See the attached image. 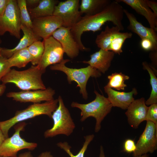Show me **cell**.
I'll return each mask as SVG.
<instances>
[{"label":"cell","mask_w":157,"mask_h":157,"mask_svg":"<svg viewBox=\"0 0 157 157\" xmlns=\"http://www.w3.org/2000/svg\"><path fill=\"white\" fill-rule=\"evenodd\" d=\"M124 9L116 0L111 2L103 10L95 14L85 15L70 29L71 34L78 44L80 51H88L89 49L83 44L81 36L85 32H95L100 30L106 23L112 22L118 27L121 31L124 30L122 23L124 14Z\"/></svg>","instance_id":"1"},{"label":"cell","mask_w":157,"mask_h":157,"mask_svg":"<svg viewBox=\"0 0 157 157\" xmlns=\"http://www.w3.org/2000/svg\"><path fill=\"white\" fill-rule=\"evenodd\" d=\"M44 72L38 65L21 71L10 69L1 81L5 85L13 83L23 91L44 90L46 88L42 78Z\"/></svg>","instance_id":"2"},{"label":"cell","mask_w":157,"mask_h":157,"mask_svg":"<svg viewBox=\"0 0 157 157\" xmlns=\"http://www.w3.org/2000/svg\"><path fill=\"white\" fill-rule=\"evenodd\" d=\"M58 99L42 103H34L24 110L17 111L10 119L0 121V127L5 139L9 137L10 129L17 123L43 115L51 118L53 113L58 107Z\"/></svg>","instance_id":"3"},{"label":"cell","mask_w":157,"mask_h":157,"mask_svg":"<svg viewBox=\"0 0 157 157\" xmlns=\"http://www.w3.org/2000/svg\"><path fill=\"white\" fill-rule=\"evenodd\" d=\"M94 92L96 97L93 101L86 104L73 101L71 106L80 110V121L82 122L89 117H94L96 121L94 131L97 133L101 129V122L110 113L113 106L107 98L95 90Z\"/></svg>","instance_id":"4"},{"label":"cell","mask_w":157,"mask_h":157,"mask_svg":"<svg viewBox=\"0 0 157 157\" xmlns=\"http://www.w3.org/2000/svg\"><path fill=\"white\" fill-rule=\"evenodd\" d=\"M69 59H63L60 63L51 65L50 69L63 72L67 75V80L69 84L72 81L77 83V87L80 88V93L83 98L86 100L88 98V94L86 90V85L88 81L91 77H99L101 73L95 68L90 65L79 68H73L67 67L65 64L70 61Z\"/></svg>","instance_id":"5"},{"label":"cell","mask_w":157,"mask_h":157,"mask_svg":"<svg viewBox=\"0 0 157 157\" xmlns=\"http://www.w3.org/2000/svg\"><path fill=\"white\" fill-rule=\"evenodd\" d=\"M58 99V105L51 116L53 125L44 132V136L46 138L59 135L68 136L73 133L75 128L70 113L64 104L62 97L59 96Z\"/></svg>","instance_id":"6"},{"label":"cell","mask_w":157,"mask_h":157,"mask_svg":"<svg viewBox=\"0 0 157 157\" xmlns=\"http://www.w3.org/2000/svg\"><path fill=\"white\" fill-rule=\"evenodd\" d=\"M26 124L23 122L18 123L15 128L13 135L5 139L0 147V157H17V153L20 150H32L37 147L36 143L27 142L20 136V132L24 130Z\"/></svg>","instance_id":"7"},{"label":"cell","mask_w":157,"mask_h":157,"mask_svg":"<svg viewBox=\"0 0 157 157\" xmlns=\"http://www.w3.org/2000/svg\"><path fill=\"white\" fill-rule=\"evenodd\" d=\"M21 24L17 0H9L4 13L0 16V35L8 32L11 35L20 39Z\"/></svg>","instance_id":"8"},{"label":"cell","mask_w":157,"mask_h":157,"mask_svg":"<svg viewBox=\"0 0 157 157\" xmlns=\"http://www.w3.org/2000/svg\"><path fill=\"white\" fill-rule=\"evenodd\" d=\"M79 0H67L59 2L55 7L53 15L61 19L63 26L71 29L81 19Z\"/></svg>","instance_id":"9"},{"label":"cell","mask_w":157,"mask_h":157,"mask_svg":"<svg viewBox=\"0 0 157 157\" xmlns=\"http://www.w3.org/2000/svg\"><path fill=\"white\" fill-rule=\"evenodd\" d=\"M43 41L44 51L40 61L37 65L45 72L47 67L59 63L63 60L64 52L61 44L52 36Z\"/></svg>","instance_id":"10"},{"label":"cell","mask_w":157,"mask_h":157,"mask_svg":"<svg viewBox=\"0 0 157 157\" xmlns=\"http://www.w3.org/2000/svg\"><path fill=\"white\" fill-rule=\"evenodd\" d=\"M133 157H138L148 153H153L157 149V126L147 121L145 128L137 143Z\"/></svg>","instance_id":"11"},{"label":"cell","mask_w":157,"mask_h":157,"mask_svg":"<svg viewBox=\"0 0 157 157\" xmlns=\"http://www.w3.org/2000/svg\"><path fill=\"white\" fill-rule=\"evenodd\" d=\"M32 25L34 34L44 40L52 36L55 31L62 26L63 23L59 17L53 15L33 19Z\"/></svg>","instance_id":"12"},{"label":"cell","mask_w":157,"mask_h":157,"mask_svg":"<svg viewBox=\"0 0 157 157\" xmlns=\"http://www.w3.org/2000/svg\"><path fill=\"white\" fill-rule=\"evenodd\" d=\"M55 94V90L49 87L44 90L10 92L7 94L6 96L16 101L39 103L42 101L46 102L53 100Z\"/></svg>","instance_id":"13"},{"label":"cell","mask_w":157,"mask_h":157,"mask_svg":"<svg viewBox=\"0 0 157 157\" xmlns=\"http://www.w3.org/2000/svg\"><path fill=\"white\" fill-rule=\"evenodd\" d=\"M70 29L61 26L55 31L52 36L61 44L64 53L69 57L73 59L78 55L80 50L71 34Z\"/></svg>","instance_id":"14"},{"label":"cell","mask_w":157,"mask_h":157,"mask_svg":"<svg viewBox=\"0 0 157 157\" xmlns=\"http://www.w3.org/2000/svg\"><path fill=\"white\" fill-rule=\"evenodd\" d=\"M148 108L143 97L134 100L128 106L125 113L129 124L133 128H138L142 122L146 121Z\"/></svg>","instance_id":"15"},{"label":"cell","mask_w":157,"mask_h":157,"mask_svg":"<svg viewBox=\"0 0 157 157\" xmlns=\"http://www.w3.org/2000/svg\"><path fill=\"white\" fill-rule=\"evenodd\" d=\"M124 14L129 22L128 29L137 35L141 38L148 39L151 40L157 47V34L154 29L144 26L137 19L135 15L126 9H124Z\"/></svg>","instance_id":"16"},{"label":"cell","mask_w":157,"mask_h":157,"mask_svg":"<svg viewBox=\"0 0 157 157\" xmlns=\"http://www.w3.org/2000/svg\"><path fill=\"white\" fill-rule=\"evenodd\" d=\"M105 92L107 94V98L113 107H116L122 109H126L135 100L133 95L138 94L137 90L133 88L129 92H119L112 88L104 87Z\"/></svg>","instance_id":"17"},{"label":"cell","mask_w":157,"mask_h":157,"mask_svg":"<svg viewBox=\"0 0 157 157\" xmlns=\"http://www.w3.org/2000/svg\"><path fill=\"white\" fill-rule=\"evenodd\" d=\"M115 54L112 51L100 49L90 56L89 60L82 62L88 64L101 73L104 74L110 67Z\"/></svg>","instance_id":"18"},{"label":"cell","mask_w":157,"mask_h":157,"mask_svg":"<svg viewBox=\"0 0 157 157\" xmlns=\"http://www.w3.org/2000/svg\"><path fill=\"white\" fill-rule=\"evenodd\" d=\"M122 2L134 9L137 13L144 17L147 20L150 28L157 30V16L149 8L146 0H116Z\"/></svg>","instance_id":"19"},{"label":"cell","mask_w":157,"mask_h":157,"mask_svg":"<svg viewBox=\"0 0 157 157\" xmlns=\"http://www.w3.org/2000/svg\"><path fill=\"white\" fill-rule=\"evenodd\" d=\"M21 29L23 35L17 45L12 49L2 48L0 54L6 58H10L13 53L29 47L34 42L40 40L33 33L31 28L21 24Z\"/></svg>","instance_id":"20"},{"label":"cell","mask_w":157,"mask_h":157,"mask_svg":"<svg viewBox=\"0 0 157 157\" xmlns=\"http://www.w3.org/2000/svg\"><path fill=\"white\" fill-rule=\"evenodd\" d=\"M59 2L55 0H40L38 5L29 9L30 17L33 19L53 15L55 6Z\"/></svg>","instance_id":"21"},{"label":"cell","mask_w":157,"mask_h":157,"mask_svg":"<svg viewBox=\"0 0 157 157\" xmlns=\"http://www.w3.org/2000/svg\"><path fill=\"white\" fill-rule=\"evenodd\" d=\"M111 1L110 0H81L80 11L82 14L93 15L101 11Z\"/></svg>","instance_id":"22"},{"label":"cell","mask_w":157,"mask_h":157,"mask_svg":"<svg viewBox=\"0 0 157 157\" xmlns=\"http://www.w3.org/2000/svg\"><path fill=\"white\" fill-rule=\"evenodd\" d=\"M121 31V29L117 26L110 27L106 25L104 30L97 35L95 40L96 44L100 49L108 51L109 47L114 36Z\"/></svg>","instance_id":"23"},{"label":"cell","mask_w":157,"mask_h":157,"mask_svg":"<svg viewBox=\"0 0 157 157\" xmlns=\"http://www.w3.org/2000/svg\"><path fill=\"white\" fill-rule=\"evenodd\" d=\"M7 60L10 68L13 67L20 68L31 62L33 58L27 47L15 52Z\"/></svg>","instance_id":"24"},{"label":"cell","mask_w":157,"mask_h":157,"mask_svg":"<svg viewBox=\"0 0 157 157\" xmlns=\"http://www.w3.org/2000/svg\"><path fill=\"white\" fill-rule=\"evenodd\" d=\"M131 32H119L114 36L108 47V50L120 55L123 52L122 47L125 40L131 38Z\"/></svg>","instance_id":"25"},{"label":"cell","mask_w":157,"mask_h":157,"mask_svg":"<svg viewBox=\"0 0 157 157\" xmlns=\"http://www.w3.org/2000/svg\"><path fill=\"white\" fill-rule=\"evenodd\" d=\"M143 68L147 70L150 77V83L151 91L149 97L145 101L146 105L157 103V78L151 67L147 63L144 62L142 63Z\"/></svg>","instance_id":"26"},{"label":"cell","mask_w":157,"mask_h":157,"mask_svg":"<svg viewBox=\"0 0 157 157\" xmlns=\"http://www.w3.org/2000/svg\"><path fill=\"white\" fill-rule=\"evenodd\" d=\"M109 81L105 86L111 88H113L118 90H124L127 85L124 81L129 78V76L122 72H115L108 76Z\"/></svg>","instance_id":"27"},{"label":"cell","mask_w":157,"mask_h":157,"mask_svg":"<svg viewBox=\"0 0 157 157\" xmlns=\"http://www.w3.org/2000/svg\"><path fill=\"white\" fill-rule=\"evenodd\" d=\"M94 136V134L87 135L84 137L85 141L82 147L78 153L75 155H74L71 151V147L66 142H60L57 144V146L63 150L70 157H84V155L89 145L93 140Z\"/></svg>","instance_id":"28"},{"label":"cell","mask_w":157,"mask_h":157,"mask_svg":"<svg viewBox=\"0 0 157 157\" xmlns=\"http://www.w3.org/2000/svg\"><path fill=\"white\" fill-rule=\"evenodd\" d=\"M27 48L33 58L31 62L32 65H37L40 61L44 52L43 42L40 40L35 41Z\"/></svg>","instance_id":"29"},{"label":"cell","mask_w":157,"mask_h":157,"mask_svg":"<svg viewBox=\"0 0 157 157\" xmlns=\"http://www.w3.org/2000/svg\"><path fill=\"white\" fill-rule=\"evenodd\" d=\"M21 24L32 28V21L27 8L25 0H17Z\"/></svg>","instance_id":"30"},{"label":"cell","mask_w":157,"mask_h":157,"mask_svg":"<svg viewBox=\"0 0 157 157\" xmlns=\"http://www.w3.org/2000/svg\"><path fill=\"white\" fill-rule=\"evenodd\" d=\"M146 121L154 123L157 126V104H154L149 107Z\"/></svg>","instance_id":"31"},{"label":"cell","mask_w":157,"mask_h":157,"mask_svg":"<svg viewBox=\"0 0 157 157\" xmlns=\"http://www.w3.org/2000/svg\"><path fill=\"white\" fill-rule=\"evenodd\" d=\"M7 59L0 54V82L2 78L11 69Z\"/></svg>","instance_id":"32"},{"label":"cell","mask_w":157,"mask_h":157,"mask_svg":"<svg viewBox=\"0 0 157 157\" xmlns=\"http://www.w3.org/2000/svg\"><path fill=\"white\" fill-rule=\"evenodd\" d=\"M140 45L142 49L145 51H152L157 50V47L151 40L148 39H141Z\"/></svg>","instance_id":"33"},{"label":"cell","mask_w":157,"mask_h":157,"mask_svg":"<svg viewBox=\"0 0 157 157\" xmlns=\"http://www.w3.org/2000/svg\"><path fill=\"white\" fill-rule=\"evenodd\" d=\"M136 149V145L134 140L128 139L125 140L123 146L124 151L128 153H133Z\"/></svg>","instance_id":"34"},{"label":"cell","mask_w":157,"mask_h":157,"mask_svg":"<svg viewBox=\"0 0 157 157\" xmlns=\"http://www.w3.org/2000/svg\"><path fill=\"white\" fill-rule=\"evenodd\" d=\"M146 2L148 7L157 16V3L154 1L146 0Z\"/></svg>","instance_id":"35"},{"label":"cell","mask_w":157,"mask_h":157,"mask_svg":"<svg viewBox=\"0 0 157 157\" xmlns=\"http://www.w3.org/2000/svg\"><path fill=\"white\" fill-rule=\"evenodd\" d=\"M9 0H0V16L4 13Z\"/></svg>","instance_id":"36"},{"label":"cell","mask_w":157,"mask_h":157,"mask_svg":"<svg viewBox=\"0 0 157 157\" xmlns=\"http://www.w3.org/2000/svg\"><path fill=\"white\" fill-rule=\"evenodd\" d=\"M37 157H54L50 151H46L41 153Z\"/></svg>","instance_id":"37"},{"label":"cell","mask_w":157,"mask_h":157,"mask_svg":"<svg viewBox=\"0 0 157 157\" xmlns=\"http://www.w3.org/2000/svg\"><path fill=\"white\" fill-rule=\"evenodd\" d=\"M17 157H33V155L31 152L27 151L21 153Z\"/></svg>","instance_id":"38"},{"label":"cell","mask_w":157,"mask_h":157,"mask_svg":"<svg viewBox=\"0 0 157 157\" xmlns=\"http://www.w3.org/2000/svg\"><path fill=\"white\" fill-rule=\"evenodd\" d=\"M40 0H26V4L30 5L38 4Z\"/></svg>","instance_id":"39"},{"label":"cell","mask_w":157,"mask_h":157,"mask_svg":"<svg viewBox=\"0 0 157 157\" xmlns=\"http://www.w3.org/2000/svg\"><path fill=\"white\" fill-rule=\"evenodd\" d=\"M6 88V87L5 84L3 83L0 84V96L1 95L4 93Z\"/></svg>","instance_id":"40"},{"label":"cell","mask_w":157,"mask_h":157,"mask_svg":"<svg viewBox=\"0 0 157 157\" xmlns=\"http://www.w3.org/2000/svg\"><path fill=\"white\" fill-rule=\"evenodd\" d=\"M5 139V137L0 127V147Z\"/></svg>","instance_id":"41"},{"label":"cell","mask_w":157,"mask_h":157,"mask_svg":"<svg viewBox=\"0 0 157 157\" xmlns=\"http://www.w3.org/2000/svg\"><path fill=\"white\" fill-rule=\"evenodd\" d=\"M99 157H105L103 147L101 146L100 149V153Z\"/></svg>","instance_id":"42"},{"label":"cell","mask_w":157,"mask_h":157,"mask_svg":"<svg viewBox=\"0 0 157 157\" xmlns=\"http://www.w3.org/2000/svg\"><path fill=\"white\" fill-rule=\"evenodd\" d=\"M138 157H149V155L147 154H143L141 156Z\"/></svg>","instance_id":"43"},{"label":"cell","mask_w":157,"mask_h":157,"mask_svg":"<svg viewBox=\"0 0 157 157\" xmlns=\"http://www.w3.org/2000/svg\"><path fill=\"white\" fill-rule=\"evenodd\" d=\"M1 43V39H0V44ZM1 48H2L1 47H0V51L1 50Z\"/></svg>","instance_id":"44"},{"label":"cell","mask_w":157,"mask_h":157,"mask_svg":"<svg viewBox=\"0 0 157 157\" xmlns=\"http://www.w3.org/2000/svg\"></svg>","instance_id":"45"}]
</instances>
